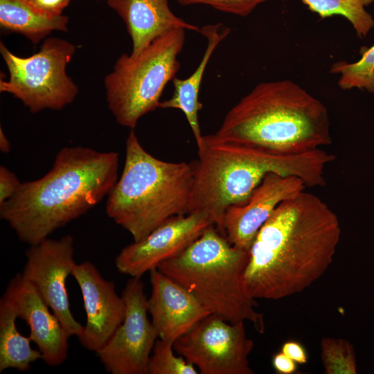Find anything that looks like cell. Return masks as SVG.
I'll use <instances>...</instances> for the list:
<instances>
[{
  "mask_svg": "<svg viewBox=\"0 0 374 374\" xmlns=\"http://www.w3.org/2000/svg\"><path fill=\"white\" fill-rule=\"evenodd\" d=\"M321 358L326 374H356L353 345L342 338L325 337L321 341Z\"/></svg>",
  "mask_w": 374,
  "mask_h": 374,
  "instance_id": "obj_23",
  "label": "cell"
},
{
  "mask_svg": "<svg viewBox=\"0 0 374 374\" xmlns=\"http://www.w3.org/2000/svg\"><path fill=\"white\" fill-rule=\"evenodd\" d=\"M185 29L172 30L152 41L137 55L123 54L105 80L108 107L116 122L133 130L159 99L180 67L177 60Z\"/></svg>",
  "mask_w": 374,
  "mask_h": 374,
  "instance_id": "obj_7",
  "label": "cell"
},
{
  "mask_svg": "<svg viewBox=\"0 0 374 374\" xmlns=\"http://www.w3.org/2000/svg\"><path fill=\"white\" fill-rule=\"evenodd\" d=\"M281 352L297 364H303L307 362L308 357L305 350L299 342L294 341L285 342L282 346Z\"/></svg>",
  "mask_w": 374,
  "mask_h": 374,
  "instance_id": "obj_28",
  "label": "cell"
},
{
  "mask_svg": "<svg viewBox=\"0 0 374 374\" xmlns=\"http://www.w3.org/2000/svg\"><path fill=\"white\" fill-rule=\"evenodd\" d=\"M21 182L16 175L4 166H0V204L9 199L18 190Z\"/></svg>",
  "mask_w": 374,
  "mask_h": 374,
  "instance_id": "obj_26",
  "label": "cell"
},
{
  "mask_svg": "<svg viewBox=\"0 0 374 374\" xmlns=\"http://www.w3.org/2000/svg\"><path fill=\"white\" fill-rule=\"evenodd\" d=\"M173 343L157 340L148 364V374H197L195 366L174 353Z\"/></svg>",
  "mask_w": 374,
  "mask_h": 374,
  "instance_id": "obj_24",
  "label": "cell"
},
{
  "mask_svg": "<svg viewBox=\"0 0 374 374\" xmlns=\"http://www.w3.org/2000/svg\"><path fill=\"white\" fill-rule=\"evenodd\" d=\"M268 0H177L181 6L205 4L220 11L245 17Z\"/></svg>",
  "mask_w": 374,
  "mask_h": 374,
  "instance_id": "obj_25",
  "label": "cell"
},
{
  "mask_svg": "<svg viewBox=\"0 0 374 374\" xmlns=\"http://www.w3.org/2000/svg\"><path fill=\"white\" fill-rule=\"evenodd\" d=\"M17 312L5 295L0 300V373L8 368L28 371L32 363L42 359L41 352L30 345L29 337L17 330Z\"/></svg>",
  "mask_w": 374,
  "mask_h": 374,
  "instance_id": "obj_20",
  "label": "cell"
},
{
  "mask_svg": "<svg viewBox=\"0 0 374 374\" xmlns=\"http://www.w3.org/2000/svg\"><path fill=\"white\" fill-rule=\"evenodd\" d=\"M71 276L81 291L86 313V323L78 338L84 348L96 353L122 323L125 305L114 283L105 279L90 261L76 263Z\"/></svg>",
  "mask_w": 374,
  "mask_h": 374,
  "instance_id": "obj_14",
  "label": "cell"
},
{
  "mask_svg": "<svg viewBox=\"0 0 374 374\" xmlns=\"http://www.w3.org/2000/svg\"><path fill=\"white\" fill-rule=\"evenodd\" d=\"M337 214L305 190L280 203L249 250L244 280L255 299L300 293L326 271L341 237Z\"/></svg>",
  "mask_w": 374,
  "mask_h": 374,
  "instance_id": "obj_1",
  "label": "cell"
},
{
  "mask_svg": "<svg viewBox=\"0 0 374 374\" xmlns=\"http://www.w3.org/2000/svg\"><path fill=\"white\" fill-rule=\"evenodd\" d=\"M122 18L132 41V55H139L152 41L177 28L200 31L196 25L176 16L168 0H106Z\"/></svg>",
  "mask_w": 374,
  "mask_h": 374,
  "instance_id": "obj_17",
  "label": "cell"
},
{
  "mask_svg": "<svg viewBox=\"0 0 374 374\" xmlns=\"http://www.w3.org/2000/svg\"><path fill=\"white\" fill-rule=\"evenodd\" d=\"M121 296L125 305V317L97 356L112 374H148V364L159 339L148 317V299L140 278L131 277Z\"/></svg>",
  "mask_w": 374,
  "mask_h": 374,
  "instance_id": "obj_10",
  "label": "cell"
},
{
  "mask_svg": "<svg viewBox=\"0 0 374 374\" xmlns=\"http://www.w3.org/2000/svg\"><path fill=\"white\" fill-rule=\"evenodd\" d=\"M249 258V251L231 245L213 225L157 269L191 292L212 314L232 323L250 321L263 333V314L244 285Z\"/></svg>",
  "mask_w": 374,
  "mask_h": 374,
  "instance_id": "obj_6",
  "label": "cell"
},
{
  "mask_svg": "<svg viewBox=\"0 0 374 374\" xmlns=\"http://www.w3.org/2000/svg\"><path fill=\"white\" fill-rule=\"evenodd\" d=\"M0 150L3 153H8L10 150V143L1 127L0 129Z\"/></svg>",
  "mask_w": 374,
  "mask_h": 374,
  "instance_id": "obj_30",
  "label": "cell"
},
{
  "mask_svg": "<svg viewBox=\"0 0 374 374\" xmlns=\"http://www.w3.org/2000/svg\"><path fill=\"white\" fill-rule=\"evenodd\" d=\"M272 364L276 371L280 374H292L296 370V362L283 352L274 355Z\"/></svg>",
  "mask_w": 374,
  "mask_h": 374,
  "instance_id": "obj_29",
  "label": "cell"
},
{
  "mask_svg": "<svg viewBox=\"0 0 374 374\" xmlns=\"http://www.w3.org/2000/svg\"><path fill=\"white\" fill-rule=\"evenodd\" d=\"M193 185L190 163L154 157L132 130L125 141L121 175L107 196L106 213L134 242L139 241L168 219L190 213Z\"/></svg>",
  "mask_w": 374,
  "mask_h": 374,
  "instance_id": "obj_5",
  "label": "cell"
},
{
  "mask_svg": "<svg viewBox=\"0 0 374 374\" xmlns=\"http://www.w3.org/2000/svg\"><path fill=\"white\" fill-rule=\"evenodd\" d=\"M73 238L66 235L59 240L46 238L26 251V261L21 274L60 319L68 334L77 337L83 326L76 321L70 308L66 278L76 264Z\"/></svg>",
  "mask_w": 374,
  "mask_h": 374,
  "instance_id": "obj_11",
  "label": "cell"
},
{
  "mask_svg": "<svg viewBox=\"0 0 374 374\" xmlns=\"http://www.w3.org/2000/svg\"><path fill=\"white\" fill-rule=\"evenodd\" d=\"M306 187L298 177L267 174L244 203L227 208L223 218L224 236L235 248L249 251L259 230L278 205Z\"/></svg>",
  "mask_w": 374,
  "mask_h": 374,
  "instance_id": "obj_13",
  "label": "cell"
},
{
  "mask_svg": "<svg viewBox=\"0 0 374 374\" xmlns=\"http://www.w3.org/2000/svg\"><path fill=\"white\" fill-rule=\"evenodd\" d=\"M213 225L209 217L201 212L174 216L142 240L125 247L116 257V267L121 274L141 278L180 253Z\"/></svg>",
  "mask_w": 374,
  "mask_h": 374,
  "instance_id": "obj_12",
  "label": "cell"
},
{
  "mask_svg": "<svg viewBox=\"0 0 374 374\" xmlns=\"http://www.w3.org/2000/svg\"><path fill=\"white\" fill-rule=\"evenodd\" d=\"M150 274L148 312L159 339L174 344L211 313L191 292L158 269Z\"/></svg>",
  "mask_w": 374,
  "mask_h": 374,
  "instance_id": "obj_16",
  "label": "cell"
},
{
  "mask_svg": "<svg viewBox=\"0 0 374 374\" xmlns=\"http://www.w3.org/2000/svg\"><path fill=\"white\" fill-rule=\"evenodd\" d=\"M215 134L278 155L332 143L327 108L290 80L257 84L227 112Z\"/></svg>",
  "mask_w": 374,
  "mask_h": 374,
  "instance_id": "obj_4",
  "label": "cell"
},
{
  "mask_svg": "<svg viewBox=\"0 0 374 374\" xmlns=\"http://www.w3.org/2000/svg\"><path fill=\"white\" fill-rule=\"evenodd\" d=\"M119 156L88 147H64L40 179L21 184L0 204V217L29 245L48 238L110 193L118 181Z\"/></svg>",
  "mask_w": 374,
  "mask_h": 374,
  "instance_id": "obj_2",
  "label": "cell"
},
{
  "mask_svg": "<svg viewBox=\"0 0 374 374\" xmlns=\"http://www.w3.org/2000/svg\"><path fill=\"white\" fill-rule=\"evenodd\" d=\"M308 8L321 19L335 15L344 17L350 22L357 35L365 37L374 26V19L365 7L374 0H301Z\"/></svg>",
  "mask_w": 374,
  "mask_h": 374,
  "instance_id": "obj_21",
  "label": "cell"
},
{
  "mask_svg": "<svg viewBox=\"0 0 374 374\" xmlns=\"http://www.w3.org/2000/svg\"><path fill=\"white\" fill-rule=\"evenodd\" d=\"M37 10L51 16L62 15L63 10L71 0H28Z\"/></svg>",
  "mask_w": 374,
  "mask_h": 374,
  "instance_id": "obj_27",
  "label": "cell"
},
{
  "mask_svg": "<svg viewBox=\"0 0 374 374\" xmlns=\"http://www.w3.org/2000/svg\"><path fill=\"white\" fill-rule=\"evenodd\" d=\"M244 323H229L211 314L177 339L174 349L201 374H253L248 357L254 343Z\"/></svg>",
  "mask_w": 374,
  "mask_h": 374,
  "instance_id": "obj_9",
  "label": "cell"
},
{
  "mask_svg": "<svg viewBox=\"0 0 374 374\" xmlns=\"http://www.w3.org/2000/svg\"><path fill=\"white\" fill-rule=\"evenodd\" d=\"M207 39L204 54L195 71L187 78H174V93L172 97L159 103V107L172 108L181 110L193 132L196 142L202 136L198 113L202 108L199 101V93L202 78L208 62L217 45L229 35L230 29L222 24H208L202 26L200 31Z\"/></svg>",
  "mask_w": 374,
  "mask_h": 374,
  "instance_id": "obj_18",
  "label": "cell"
},
{
  "mask_svg": "<svg viewBox=\"0 0 374 374\" xmlns=\"http://www.w3.org/2000/svg\"><path fill=\"white\" fill-rule=\"evenodd\" d=\"M75 51L73 44L50 37L37 53L21 57L1 42L0 52L8 69L9 79L1 80L0 91L19 99L32 113L63 109L74 100L78 92L66 72Z\"/></svg>",
  "mask_w": 374,
  "mask_h": 374,
  "instance_id": "obj_8",
  "label": "cell"
},
{
  "mask_svg": "<svg viewBox=\"0 0 374 374\" xmlns=\"http://www.w3.org/2000/svg\"><path fill=\"white\" fill-rule=\"evenodd\" d=\"M66 16H51L34 8L28 0H0V26L37 44L53 30L66 31Z\"/></svg>",
  "mask_w": 374,
  "mask_h": 374,
  "instance_id": "obj_19",
  "label": "cell"
},
{
  "mask_svg": "<svg viewBox=\"0 0 374 374\" xmlns=\"http://www.w3.org/2000/svg\"><path fill=\"white\" fill-rule=\"evenodd\" d=\"M361 58L353 63L340 61L333 64L330 72L339 74V87L342 89L357 88L374 93V44L363 46Z\"/></svg>",
  "mask_w": 374,
  "mask_h": 374,
  "instance_id": "obj_22",
  "label": "cell"
},
{
  "mask_svg": "<svg viewBox=\"0 0 374 374\" xmlns=\"http://www.w3.org/2000/svg\"><path fill=\"white\" fill-rule=\"evenodd\" d=\"M3 295L12 303L17 317L28 326V337L37 345L45 364L57 366L64 363L67 358L71 336L21 273L10 280Z\"/></svg>",
  "mask_w": 374,
  "mask_h": 374,
  "instance_id": "obj_15",
  "label": "cell"
},
{
  "mask_svg": "<svg viewBox=\"0 0 374 374\" xmlns=\"http://www.w3.org/2000/svg\"><path fill=\"white\" fill-rule=\"evenodd\" d=\"M198 159L193 170L190 213L206 214L224 235L223 218L231 206L244 203L271 172L301 179L307 187L326 184L324 170L335 157L323 150L278 155L226 141L217 134L196 142Z\"/></svg>",
  "mask_w": 374,
  "mask_h": 374,
  "instance_id": "obj_3",
  "label": "cell"
}]
</instances>
